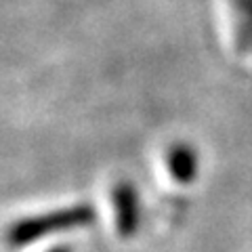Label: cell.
<instances>
[{"instance_id": "obj_5", "label": "cell", "mask_w": 252, "mask_h": 252, "mask_svg": "<svg viewBox=\"0 0 252 252\" xmlns=\"http://www.w3.org/2000/svg\"><path fill=\"white\" fill-rule=\"evenodd\" d=\"M49 252H72V248H67V246H57V248H53Z\"/></svg>"}, {"instance_id": "obj_1", "label": "cell", "mask_w": 252, "mask_h": 252, "mask_svg": "<svg viewBox=\"0 0 252 252\" xmlns=\"http://www.w3.org/2000/svg\"><path fill=\"white\" fill-rule=\"evenodd\" d=\"M94 220V210L89 204H78V206L59 208L53 212H44L38 217H28L15 223L9 229V242L11 246H28L32 242H38L51 233L76 229V227L91 225Z\"/></svg>"}, {"instance_id": "obj_4", "label": "cell", "mask_w": 252, "mask_h": 252, "mask_svg": "<svg viewBox=\"0 0 252 252\" xmlns=\"http://www.w3.org/2000/svg\"><path fill=\"white\" fill-rule=\"evenodd\" d=\"M235 11V28H238L240 49L252 51V0H231Z\"/></svg>"}, {"instance_id": "obj_2", "label": "cell", "mask_w": 252, "mask_h": 252, "mask_svg": "<svg viewBox=\"0 0 252 252\" xmlns=\"http://www.w3.org/2000/svg\"><path fill=\"white\" fill-rule=\"evenodd\" d=\"M112 204L116 212V229L122 238H132L141 225L139 193L130 181H120L112 189Z\"/></svg>"}, {"instance_id": "obj_3", "label": "cell", "mask_w": 252, "mask_h": 252, "mask_svg": "<svg viewBox=\"0 0 252 252\" xmlns=\"http://www.w3.org/2000/svg\"><path fill=\"white\" fill-rule=\"evenodd\" d=\"M166 164L170 175L175 177L179 183H191L198 175V156H195L193 147L187 143H175L166 154Z\"/></svg>"}]
</instances>
